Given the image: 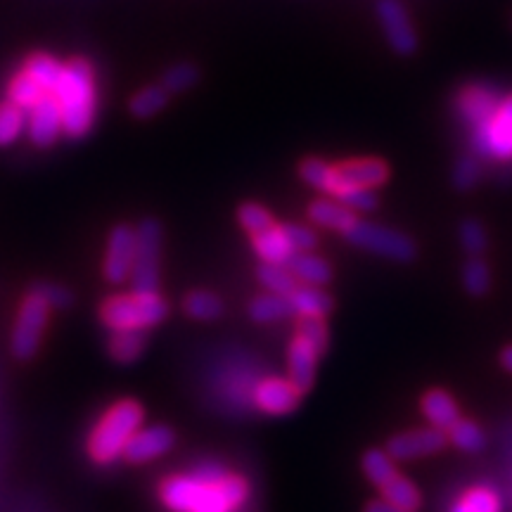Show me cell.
<instances>
[{
  "mask_svg": "<svg viewBox=\"0 0 512 512\" xmlns=\"http://www.w3.org/2000/svg\"><path fill=\"white\" fill-rule=\"evenodd\" d=\"M46 91H43L41 86H38V83L31 79L29 74H24V72H19V74H15V79L10 81V88H8V100L12 102V105H17V107H22L24 112H29V110H34V107L38 105V102H41L43 98H46Z\"/></svg>",
  "mask_w": 512,
  "mask_h": 512,
  "instance_id": "f1b7e54d",
  "label": "cell"
},
{
  "mask_svg": "<svg viewBox=\"0 0 512 512\" xmlns=\"http://www.w3.org/2000/svg\"><path fill=\"white\" fill-rule=\"evenodd\" d=\"M176 446V432L166 425H150V427H140V430L133 434L131 441H128L124 448V458L126 463L131 465H147L152 460H159L171 448Z\"/></svg>",
  "mask_w": 512,
  "mask_h": 512,
  "instance_id": "4fadbf2b",
  "label": "cell"
},
{
  "mask_svg": "<svg viewBox=\"0 0 512 512\" xmlns=\"http://www.w3.org/2000/svg\"><path fill=\"white\" fill-rule=\"evenodd\" d=\"M328 174H330V164L323 162L318 157H309L299 164V178L311 188H316L323 192L325 183H328Z\"/></svg>",
  "mask_w": 512,
  "mask_h": 512,
  "instance_id": "b9f144b4",
  "label": "cell"
},
{
  "mask_svg": "<svg viewBox=\"0 0 512 512\" xmlns=\"http://www.w3.org/2000/svg\"><path fill=\"white\" fill-rule=\"evenodd\" d=\"M27 136L36 147H50L57 143V138L64 136L62 107L53 93H48L34 110H29Z\"/></svg>",
  "mask_w": 512,
  "mask_h": 512,
  "instance_id": "9a60e30c",
  "label": "cell"
},
{
  "mask_svg": "<svg viewBox=\"0 0 512 512\" xmlns=\"http://www.w3.org/2000/svg\"><path fill=\"white\" fill-rule=\"evenodd\" d=\"M53 95L62 107V131L72 140H81L91 133L98 110V91H95V72L91 62L74 57L64 64L62 79Z\"/></svg>",
  "mask_w": 512,
  "mask_h": 512,
  "instance_id": "7a4b0ae2",
  "label": "cell"
},
{
  "mask_svg": "<svg viewBox=\"0 0 512 512\" xmlns=\"http://www.w3.org/2000/svg\"><path fill=\"white\" fill-rule=\"evenodd\" d=\"M287 316H292L290 302H287V297H280V294L264 292L249 304V318L254 323H275V320H283Z\"/></svg>",
  "mask_w": 512,
  "mask_h": 512,
  "instance_id": "4316f807",
  "label": "cell"
},
{
  "mask_svg": "<svg viewBox=\"0 0 512 512\" xmlns=\"http://www.w3.org/2000/svg\"><path fill=\"white\" fill-rule=\"evenodd\" d=\"M460 245L470 256H482L486 252V245H489V238H486V230L482 221L477 219H465L458 228Z\"/></svg>",
  "mask_w": 512,
  "mask_h": 512,
  "instance_id": "74e56055",
  "label": "cell"
},
{
  "mask_svg": "<svg viewBox=\"0 0 512 512\" xmlns=\"http://www.w3.org/2000/svg\"><path fill=\"white\" fill-rule=\"evenodd\" d=\"M451 512H501V501H498L496 491L477 486L470 489L460 501L453 505Z\"/></svg>",
  "mask_w": 512,
  "mask_h": 512,
  "instance_id": "d6a6232c",
  "label": "cell"
},
{
  "mask_svg": "<svg viewBox=\"0 0 512 512\" xmlns=\"http://www.w3.org/2000/svg\"><path fill=\"white\" fill-rule=\"evenodd\" d=\"M147 349V335L140 330H114L107 344L112 361L119 366H133Z\"/></svg>",
  "mask_w": 512,
  "mask_h": 512,
  "instance_id": "7402d4cb",
  "label": "cell"
},
{
  "mask_svg": "<svg viewBox=\"0 0 512 512\" xmlns=\"http://www.w3.org/2000/svg\"><path fill=\"white\" fill-rule=\"evenodd\" d=\"M501 95V88L489 81L465 83L456 93V98H453V110H456L460 124L470 131V128L482 124L489 117L491 110L498 105V100H501Z\"/></svg>",
  "mask_w": 512,
  "mask_h": 512,
  "instance_id": "7c38bea8",
  "label": "cell"
},
{
  "mask_svg": "<svg viewBox=\"0 0 512 512\" xmlns=\"http://www.w3.org/2000/svg\"><path fill=\"white\" fill-rule=\"evenodd\" d=\"M479 178H482V166H479L477 155H463L456 162V166H453V185L460 192L475 188Z\"/></svg>",
  "mask_w": 512,
  "mask_h": 512,
  "instance_id": "f35d334b",
  "label": "cell"
},
{
  "mask_svg": "<svg viewBox=\"0 0 512 512\" xmlns=\"http://www.w3.org/2000/svg\"><path fill=\"white\" fill-rule=\"evenodd\" d=\"M382 496H384V501H387V503H392V505H396V508L408 510V512H415L422 503L420 491L415 489V486L401 475L389 479V482L382 486Z\"/></svg>",
  "mask_w": 512,
  "mask_h": 512,
  "instance_id": "4dcf8cb0",
  "label": "cell"
},
{
  "mask_svg": "<svg viewBox=\"0 0 512 512\" xmlns=\"http://www.w3.org/2000/svg\"><path fill=\"white\" fill-rule=\"evenodd\" d=\"M351 245L366 249V252L387 256L394 261H411L415 256V242L406 233L392 230L387 226H375V223L358 219L349 233L344 235Z\"/></svg>",
  "mask_w": 512,
  "mask_h": 512,
  "instance_id": "9c48e42d",
  "label": "cell"
},
{
  "mask_svg": "<svg viewBox=\"0 0 512 512\" xmlns=\"http://www.w3.org/2000/svg\"><path fill=\"white\" fill-rule=\"evenodd\" d=\"M145 411L138 401H117L102 415L98 425L88 437V456L95 465H112L124 456V448L140 427H143Z\"/></svg>",
  "mask_w": 512,
  "mask_h": 512,
  "instance_id": "3957f363",
  "label": "cell"
},
{
  "mask_svg": "<svg viewBox=\"0 0 512 512\" xmlns=\"http://www.w3.org/2000/svg\"><path fill=\"white\" fill-rule=\"evenodd\" d=\"M197 81H200V69H197V64L176 62L166 69L159 83H162L171 95H176V93L190 91L192 86H197Z\"/></svg>",
  "mask_w": 512,
  "mask_h": 512,
  "instance_id": "1f68e13d",
  "label": "cell"
},
{
  "mask_svg": "<svg viewBox=\"0 0 512 512\" xmlns=\"http://www.w3.org/2000/svg\"><path fill=\"white\" fill-rule=\"evenodd\" d=\"M366 512H408V510L396 508V505L387 503V501H384V498H382V501H373V503H368V505H366Z\"/></svg>",
  "mask_w": 512,
  "mask_h": 512,
  "instance_id": "f6af8a7d",
  "label": "cell"
},
{
  "mask_svg": "<svg viewBox=\"0 0 512 512\" xmlns=\"http://www.w3.org/2000/svg\"><path fill=\"white\" fill-rule=\"evenodd\" d=\"M299 401H302V392L283 377H266L252 392L254 408L266 415H290L297 411Z\"/></svg>",
  "mask_w": 512,
  "mask_h": 512,
  "instance_id": "5bb4252c",
  "label": "cell"
},
{
  "mask_svg": "<svg viewBox=\"0 0 512 512\" xmlns=\"http://www.w3.org/2000/svg\"><path fill=\"white\" fill-rule=\"evenodd\" d=\"M247 498V479L219 463H200L159 486V501L169 512H238Z\"/></svg>",
  "mask_w": 512,
  "mask_h": 512,
  "instance_id": "6da1fadb",
  "label": "cell"
},
{
  "mask_svg": "<svg viewBox=\"0 0 512 512\" xmlns=\"http://www.w3.org/2000/svg\"><path fill=\"white\" fill-rule=\"evenodd\" d=\"M50 306L46 299L38 294L34 287L27 292L24 302L19 304V313L15 318V328H12L10 337V351L19 361H29L41 349L43 335L48 330L50 320Z\"/></svg>",
  "mask_w": 512,
  "mask_h": 512,
  "instance_id": "52a82bcc",
  "label": "cell"
},
{
  "mask_svg": "<svg viewBox=\"0 0 512 512\" xmlns=\"http://www.w3.org/2000/svg\"><path fill=\"white\" fill-rule=\"evenodd\" d=\"M363 472H366L370 482L380 486V489L389 482V479L396 477L394 463L392 458H389V453L377 451V448H370L366 456H363Z\"/></svg>",
  "mask_w": 512,
  "mask_h": 512,
  "instance_id": "e575fe53",
  "label": "cell"
},
{
  "mask_svg": "<svg viewBox=\"0 0 512 512\" xmlns=\"http://www.w3.org/2000/svg\"><path fill=\"white\" fill-rule=\"evenodd\" d=\"M448 444V434L439 427H432V430H413L396 434V437L389 439L387 453L389 458L394 460H411L420 456H430V453L441 451Z\"/></svg>",
  "mask_w": 512,
  "mask_h": 512,
  "instance_id": "2e32d148",
  "label": "cell"
},
{
  "mask_svg": "<svg viewBox=\"0 0 512 512\" xmlns=\"http://www.w3.org/2000/svg\"><path fill=\"white\" fill-rule=\"evenodd\" d=\"M256 278H259V283L264 285L266 292L280 294V297H287L299 285V280L294 278L290 268L278 264H264V261L256 268Z\"/></svg>",
  "mask_w": 512,
  "mask_h": 512,
  "instance_id": "f546056e",
  "label": "cell"
},
{
  "mask_svg": "<svg viewBox=\"0 0 512 512\" xmlns=\"http://www.w3.org/2000/svg\"><path fill=\"white\" fill-rule=\"evenodd\" d=\"M133 259H136V228L128 226V223H119L107 238L105 264H102V275H105L107 283H128L133 271Z\"/></svg>",
  "mask_w": 512,
  "mask_h": 512,
  "instance_id": "8fae6325",
  "label": "cell"
},
{
  "mask_svg": "<svg viewBox=\"0 0 512 512\" xmlns=\"http://www.w3.org/2000/svg\"><path fill=\"white\" fill-rule=\"evenodd\" d=\"M287 268H290L294 278L302 285H328L332 280V266L320 256L311 252H297L287 261Z\"/></svg>",
  "mask_w": 512,
  "mask_h": 512,
  "instance_id": "44dd1931",
  "label": "cell"
},
{
  "mask_svg": "<svg viewBox=\"0 0 512 512\" xmlns=\"http://www.w3.org/2000/svg\"><path fill=\"white\" fill-rule=\"evenodd\" d=\"M337 202H342L344 207L354 211V214H368V211H375L377 204H380V197H377L375 190L370 188H358V190H349L344 195L337 197Z\"/></svg>",
  "mask_w": 512,
  "mask_h": 512,
  "instance_id": "7bdbcfd3",
  "label": "cell"
},
{
  "mask_svg": "<svg viewBox=\"0 0 512 512\" xmlns=\"http://www.w3.org/2000/svg\"><path fill=\"white\" fill-rule=\"evenodd\" d=\"M238 221L249 235H259L271 226H275L271 211L259 202H242L238 207Z\"/></svg>",
  "mask_w": 512,
  "mask_h": 512,
  "instance_id": "d590c367",
  "label": "cell"
},
{
  "mask_svg": "<svg viewBox=\"0 0 512 512\" xmlns=\"http://www.w3.org/2000/svg\"><path fill=\"white\" fill-rule=\"evenodd\" d=\"M223 311H226L223 299L209 290H192L183 297V313L192 320L214 323L223 316Z\"/></svg>",
  "mask_w": 512,
  "mask_h": 512,
  "instance_id": "cb8c5ba5",
  "label": "cell"
},
{
  "mask_svg": "<svg viewBox=\"0 0 512 512\" xmlns=\"http://www.w3.org/2000/svg\"><path fill=\"white\" fill-rule=\"evenodd\" d=\"M34 290L46 299L48 306L53 311H67L72 309L74 304V292L64 285H55V283H36Z\"/></svg>",
  "mask_w": 512,
  "mask_h": 512,
  "instance_id": "60d3db41",
  "label": "cell"
},
{
  "mask_svg": "<svg viewBox=\"0 0 512 512\" xmlns=\"http://www.w3.org/2000/svg\"><path fill=\"white\" fill-rule=\"evenodd\" d=\"M422 411H425L427 420L432 422L434 427L448 432L453 425L460 420L456 401L451 399V394L444 392V389H432V392L425 394L422 399Z\"/></svg>",
  "mask_w": 512,
  "mask_h": 512,
  "instance_id": "603a6c76",
  "label": "cell"
},
{
  "mask_svg": "<svg viewBox=\"0 0 512 512\" xmlns=\"http://www.w3.org/2000/svg\"><path fill=\"white\" fill-rule=\"evenodd\" d=\"M24 74H29L46 93H53L62 79L64 64L48 53H34L24 64Z\"/></svg>",
  "mask_w": 512,
  "mask_h": 512,
  "instance_id": "d4e9b609",
  "label": "cell"
},
{
  "mask_svg": "<svg viewBox=\"0 0 512 512\" xmlns=\"http://www.w3.org/2000/svg\"><path fill=\"white\" fill-rule=\"evenodd\" d=\"M392 176V169L384 159H375V157H361V159H347V162L339 164H330V174H328V183H325V195L337 197L344 195L349 190H358V188H380L389 181Z\"/></svg>",
  "mask_w": 512,
  "mask_h": 512,
  "instance_id": "ba28073f",
  "label": "cell"
},
{
  "mask_svg": "<svg viewBox=\"0 0 512 512\" xmlns=\"http://www.w3.org/2000/svg\"><path fill=\"white\" fill-rule=\"evenodd\" d=\"M27 114L10 100L0 102V147L17 143L27 133Z\"/></svg>",
  "mask_w": 512,
  "mask_h": 512,
  "instance_id": "83f0119b",
  "label": "cell"
},
{
  "mask_svg": "<svg viewBox=\"0 0 512 512\" xmlns=\"http://www.w3.org/2000/svg\"><path fill=\"white\" fill-rule=\"evenodd\" d=\"M375 12L384 29V36H387L389 48L396 55L411 57L413 53H418V34H415L411 15H408L406 5L401 0H377Z\"/></svg>",
  "mask_w": 512,
  "mask_h": 512,
  "instance_id": "30bf717a",
  "label": "cell"
},
{
  "mask_svg": "<svg viewBox=\"0 0 512 512\" xmlns=\"http://www.w3.org/2000/svg\"><path fill=\"white\" fill-rule=\"evenodd\" d=\"M252 245L254 252L259 256L264 264H278V266H287V261L292 259L294 249L287 240L283 226H271L264 233L252 235Z\"/></svg>",
  "mask_w": 512,
  "mask_h": 512,
  "instance_id": "ffe728a7",
  "label": "cell"
},
{
  "mask_svg": "<svg viewBox=\"0 0 512 512\" xmlns=\"http://www.w3.org/2000/svg\"><path fill=\"white\" fill-rule=\"evenodd\" d=\"M169 316V302L159 292H126L107 297L100 306V318L105 328L114 330H140L162 325Z\"/></svg>",
  "mask_w": 512,
  "mask_h": 512,
  "instance_id": "277c9868",
  "label": "cell"
},
{
  "mask_svg": "<svg viewBox=\"0 0 512 512\" xmlns=\"http://www.w3.org/2000/svg\"><path fill=\"white\" fill-rule=\"evenodd\" d=\"M287 302H290L292 313H297L299 318H325L335 309L330 294L313 285H297L287 294Z\"/></svg>",
  "mask_w": 512,
  "mask_h": 512,
  "instance_id": "d6986e66",
  "label": "cell"
},
{
  "mask_svg": "<svg viewBox=\"0 0 512 512\" xmlns=\"http://www.w3.org/2000/svg\"><path fill=\"white\" fill-rule=\"evenodd\" d=\"M162 238L164 230L157 219H143L136 226V259H133L131 280H128L133 292H159Z\"/></svg>",
  "mask_w": 512,
  "mask_h": 512,
  "instance_id": "8992f818",
  "label": "cell"
},
{
  "mask_svg": "<svg viewBox=\"0 0 512 512\" xmlns=\"http://www.w3.org/2000/svg\"><path fill=\"white\" fill-rule=\"evenodd\" d=\"M448 439H451L460 451H467V453H479L486 446L484 432L470 420H458L456 425L448 430Z\"/></svg>",
  "mask_w": 512,
  "mask_h": 512,
  "instance_id": "8d00e7d4",
  "label": "cell"
},
{
  "mask_svg": "<svg viewBox=\"0 0 512 512\" xmlns=\"http://www.w3.org/2000/svg\"><path fill=\"white\" fill-rule=\"evenodd\" d=\"M171 93L166 91L162 83H155V86H145L133 95L131 102H128V110L140 121H147L152 117H157L159 112L169 105Z\"/></svg>",
  "mask_w": 512,
  "mask_h": 512,
  "instance_id": "484cf974",
  "label": "cell"
},
{
  "mask_svg": "<svg viewBox=\"0 0 512 512\" xmlns=\"http://www.w3.org/2000/svg\"><path fill=\"white\" fill-rule=\"evenodd\" d=\"M501 363H503L505 370H510V373H512V347H505V349H503Z\"/></svg>",
  "mask_w": 512,
  "mask_h": 512,
  "instance_id": "bcb514c9",
  "label": "cell"
},
{
  "mask_svg": "<svg viewBox=\"0 0 512 512\" xmlns=\"http://www.w3.org/2000/svg\"><path fill=\"white\" fill-rule=\"evenodd\" d=\"M472 152L486 162H512V91L503 93L482 124L470 128Z\"/></svg>",
  "mask_w": 512,
  "mask_h": 512,
  "instance_id": "5b68a950",
  "label": "cell"
},
{
  "mask_svg": "<svg viewBox=\"0 0 512 512\" xmlns=\"http://www.w3.org/2000/svg\"><path fill=\"white\" fill-rule=\"evenodd\" d=\"M297 335L306 339L318 351V356H323L328 351V328H325L323 318H299Z\"/></svg>",
  "mask_w": 512,
  "mask_h": 512,
  "instance_id": "ab89813d",
  "label": "cell"
},
{
  "mask_svg": "<svg viewBox=\"0 0 512 512\" xmlns=\"http://www.w3.org/2000/svg\"><path fill=\"white\" fill-rule=\"evenodd\" d=\"M463 285L472 297H484L491 290V273L482 256H470V261L463 268Z\"/></svg>",
  "mask_w": 512,
  "mask_h": 512,
  "instance_id": "836d02e7",
  "label": "cell"
},
{
  "mask_svg": "<svg viewBox=\"0 0 512 512\" xmlns=\"http://www.w3.org/2000/svg\"><path fill=\"white\" fill-rule=\"evenodd\" d=\"M283 230L294 252H313V249L318 247V233L309 226H302V223H285Z\"/></svg>",
  "mask_w": 512,
  "mask_h": 512,
  "instance_id": "ee69618b",
  "label": "cell"
},
{
  "mask_svg": "<svg viewBox=\"0 0 512 512\" xmlns=\"http://www.w3.org/2000/svg\"><path fill=\"white\" fill-rule=\"evenodd\" d=\"M318 351L311 347L306 339L294 335L290 349H287V368H290V380L299 392L306 394L316 382V368H318Z\"/></svg>",
  "mask_w": 512,
  "mask_h": 512,
  "instance_id": "e0dca14e",
  "label": "cell"
},
{
  "mask_svg": "<svg viewBox=\"0 0 512 512\" xmlns=\"http://www.w3.org/2000/svg\"><path fill=\"white\" fill-rule=\"evenodd\" d=\"M309 219L320 228H328L335 230V233L347 235L349 228L358 221V216L351 209L344 207L342 202H337L335 197H320V200L311 202Z\"/></svg>",
  "mask_w": 512,
  "mask_h": 512,
  "instance_id": "ac0fdd59",
  "label": "cell"
}]
</instances>
